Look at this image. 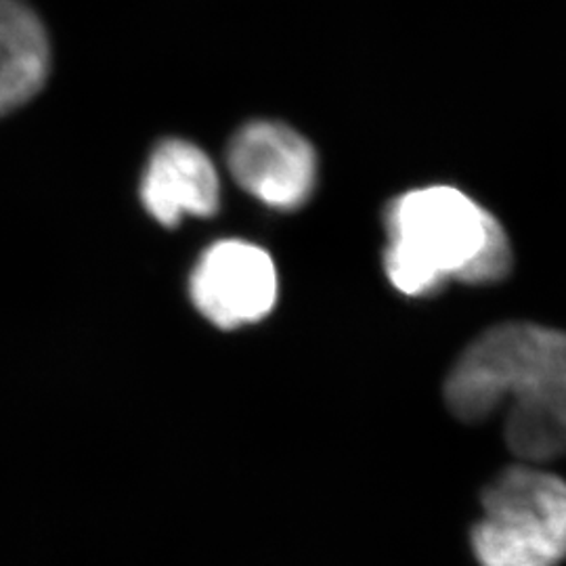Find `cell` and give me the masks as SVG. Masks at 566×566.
Here are the masks:
<instances>
[{"instance_id": "277c9868", "label": "cell", "mask_w": 566, "mask_h": 566, "mask_svg": "<svg viewBox=\"0 0 566 566\" xmlns=\"http://www.w3.org/2000/svg\"><path fill=\"white\" fill-rule=\"evenodd\" d=\"M189 298L206 322L224 332L259 324L280 298L277 264L256 243L214 242L191 269Z\"/></svg>"}, {"instance_id": "52a82bcc", "label": "cell", "mask_w": 566, "mask_h": 566, "mask_svg": "<svg viewBox=\"0 0 566 566\" xmlns=\"http://www.w3.org/2000/svg\"><path fill=\"white\" fill-rule=\"evenodd\" d=\"M51 72V41L23 0H0V118L32 102Z\"/></svg>"}, {"instance_id": "6da1fadb", "label": "cell", "mask_w": 566, "mask_h": 566, "mask_svg": "<svg viewBox=\"0 0 566 566\" xmlns=\"http://www.w3.org/2000/svg\"><path fill=\"white\" fill-rule=\"evenodd\" d=\"M449 411L481 424L504 411L506 446L523 464L566 455V332L510 322L465 346L446 380Z\"/></svg>"}, {"instance_id": "8992f818", "label": "cell", "mask_w": 566, "mask_h": 566, "mask_svg": "<svg viewBox=\"0 0 566 566\" xmlns=\"http://www.w3.org/2000/svg\"><path fill=\"white\" fill-rule=\"evenodd\" d=\"M145 212L175 229L185 219H210L221 208V177L200 145L164 139L154 147L139 185Z\"/></svg>"}, {"instance_id": "5b68a950", "label": "cell", "mask_w": 566, "mask_h": 566, "mask_svg": "<svg viewBox=\"0 0 566 566\" xmlns=\"http://www.w3.org/2000/svg\"><path fill=\"white\" fill-rule=\"evenodd\" d=\"M233 181L271 210L292 212L311 200L317 185V154L292 126L275 120L243 124L227 147Z\"/></svg>"}, {"instance_id": "7a4b0ae2", "label": "cell", "mask_w": 566, "mask_h": 566, "mask_svg": "<svg viewBox=\"0 0 566 566\" xmlns=\"http://www.w3.org/2000/svg\"><path fill=\"white\" fill-rule=\"evenodd\" d=\"M385 271L411 298L449 282L489 285L512 271L506 229L464 191L449 185L411 189L386 208Z\"/></svg>"}, {"instance_id": "3957f363", "label": "cell", "mask_w": 566, "mask_h": 566, "mask_svg": "<svg viewBox=\"0 0 566 566\" xmlns=\"http://www.w3.org/2000/svg\"><path fill=\"white\" fill-rule=\"evenodd\" d=\"M481 566H558L566 560V481L533 464L510 465L483 491L472 528Z\"/></svg>"}]
</instances>
